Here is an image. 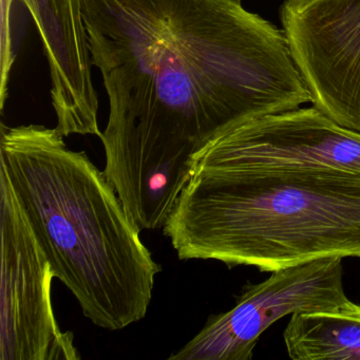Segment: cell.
Segmentation results:
<instances>
[{
    "label": "cell",
    "mask_w": 360,
    "mask_h": 360,
    "mask_svg": "<svg viewBox=\"0 0 360 360\" xmlns=\"http://www.w3.org/2000/svg\"><path fill=\"white\" fill-rule=\"evenodd\" d=\"M109 100L104 172L129 216L165 218L193 155L311 96L288 39L237 0H83Z\"/></svg>",
    "instance_id": "cell-1"
},
{
    "label": "cell",
    "mask_w": 360,
    "mask_h": 360,
    "mask_svg": "<svg viewBox=\"0 0 360 360\" xmlns=\"http://www.w3.org/2000/svg\"><path fill=\"white\" fill-rule=\"evenodd\" d=\"M58 128L0 130V170L11 181L56 278L98 328L146 316L161 265L140 239L104 172Z\"/></svg>",
    "instance_id": "cell-2"
},
{
    "label": "cell",
    "mask_w": 360,
    "mask_h": 360,
    "mask_svg": "<svg viewBox=\"0 0 360 360\" xmlns=\"http://www.w3.org/2000/svg\"><path fill=\"white\" fill-rule=\"evenodd\" d=\"M180 260L275 271L360 259V174L238 168L191 159V178L163 227Z\"/></svg>",
    "instance_id": "cell-3"
},
{
    "label": "cell",
    "mask_w": 360,
    "mask_h": 360,
    "mask_svg": "<svg viewBox=\"0 0 360 360\" xmlns=\"http://www.w3.org/2000/svg\"><path fill=\"white\" fill-rule=\"evenodd\" d=\"M0 360H79L52 307L56 278L11 181L0 170Z\"/></svg>",
    "instance_id": "cell-4"
},
{
    "label": "cell",
    "mask_w": 360,
    "mask_h": 360,
    "mask_svg": "<svg viewBox=\"0 0 360 360\" xmlns=\"http://www.w3.org/2000/svg\"><path fill=\"white\" fill-rule=\"evenodd\" d=\"M342 258L319 259L278 269L248 285L233 309L210 316L170 360H250L262 333L296 313L333 311L351 301L343 288Z\"/></svg>",
    "instance_id": "cell-5"
},
{
    "label": "cell",
    "mask_w": 360,
    "mask_h": 360,
    "mask_svg": "<svg viewBox=\"0 0 360 360\" xmlns=\"http://www.w3.org/2000/svg\"><path fill=\"white\" fill-rule=\"evenodd\" d=\"M280 16L313 106L360 132V0H286Z\"/></svg>",
    "instance_id": "cell-6"
},
{
    "label": "cell",
    "mask_w": 360,
    "mask_h": 360,
    "mask_svg": "<svg viewBox=\"0 0 360 360\" xmlns=\"http://www.w3.org/2000/svg\"><path fill=\"white\" fill-rule=\"evenodd\" d=\"M193 160L224 167L307 168L360 174V132L316 107L266 115L218 134Z\"/></svg>",
    "instance_id": "cell-7"
},
{
    "label": "cell",
    "mask_w": 360,
    "mask_h": 360,
    "mask_svg": "<svg viewBox=\"0 0 360 360\" xmlns=\"http://www.w3.org/2000/svg\"><path fill=\"white\" fill-rule=\"evenodd\" d=\"M37 24L51 75L56 128L63 136H102L83 0H20Z\"/></svg>",
    "instance_id": "cell-8"
},
{
    "label": "cell",
    "mask_w": 360,
    "mask_h": 360,
    "mask_svg": "<svg viewBox=\"0 0 360 360\" xmlns=\"http://www.w3.org/2000/svg\"><path fill=\"white\" fill-rule=\"evenodd\" d=\"M295 360H360V305L292 314L283 333Z\"/></svg>",
    "instance_id": "cell-9"
},
{
    "label": "cell",
    "mask_w": 360,
    "mask_h": 360,
    "mask_svg": "<svg viewBox=\"0 0 360 360\" xmlns=\"http://www.w3.org/2000/svg\"><path fill=\"white\" fill-rule=\"evenodd\" d=\"M237 1H240V0H237Z\"/></svg>",
    "instance_id": "cell-10"
}]
</instances>
